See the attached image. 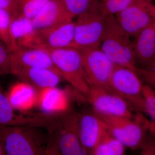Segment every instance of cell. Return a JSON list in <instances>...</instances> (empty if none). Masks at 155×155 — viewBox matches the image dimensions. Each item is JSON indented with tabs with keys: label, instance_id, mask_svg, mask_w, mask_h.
<instances>
[{
	"label": "cell",
	"instance_id": "4fadbf2b",
	"mask_svg": "<svg viewBox=\"0 0 155 155\" xmlns=\"http://www.w3.org/2000/svg\"><path fill=\"white\" fill-rule=\"evenodd\" d=\"M79 130L81 142L88 154L109 132L107 124L94 112L79 114Z\"/></svg>",
	"mask_w": 155,
	"mask_h": 155
},
{
	"label": "cell",
	"instance_id": "9c48e42d",
	"mask_svg": "<svg viewBox=\"0 0 155 155\" xmlns=\"http://www.w3.org/2000/svg\"><path fill=\"white\" fill-rule=\"evenodd\" d=\"M114 16L128 35L135 37L155 22V7L151 2L134 1Z\"/></svg>",
	"mask_w": 155,
	"mask_h": 155
},
{
	"label": "cell",
	"instance_id": "8fae6325",
	"mask_svg": "<svg viewBox=\"0 0 155 155\" xmlns=\"http://www.w3.org/2000/svg\"><path fill=\"white\" fill-rule=\"evenodd\" d=\"M75 28V22L72 20L48 28L36 29L33 47L45 49L71 47Z\"/></svg>",
	"mask_w": 155,
	"mask_h": 155
},
{
	"label": "cell",
	"instance_id": "3957f363",
	"mask_svg": "<svg viewBox=\"0 0 155 155\" xmlns=\"http://www.w3.org/2000/svg\"><path fill=\"white\" fill-rule=\"evenodd\" d=\"M100 48L114 64L137 74L139 68L136 67L132 41L114 15L106 16L105 29Z\"/></svg>",
	"mask_w": 155,
	"mask_h": 155
},
{
	"label": "cell",
	"instance_id": "484cf974",
	"mask_svg": "<svg viewBox=\"0 0 155 155\" xmlns=\"http://www.w3.org/2000/svg\"><path fill=\"white\" fill-rule=\"evenodd\" d=\"M134 0H101L100 7L106 16L115 15L130 5Z\"/></svg>",
	"mask_w": 155,
	"mask_h": 155
},
{
	"label": "cell",
	"instance_id": "7a4b0ae2",
	"mask_svg": "<svg viewBox=\"0 0 155 155\" xmlns=\"http://www.w3.org/2000/svg\"><path fill=\"white\" fill-rule=\"evenodd\" d=\"M41 128L30 126H0V136L7 155H45L48 135Z\"/></svg>",
	"mask_w": 155,
	"mask_h": 155
},
{
	"label": "cell",
	"instance_id": "44dd1931",
	"mask_svg": "<svg viewBox=\"0 0 155 155\" xmlns=\"http://www.w3.org/2000/svg\"><path fill=\"white\" fill-rule=\"evenodd\" d=\"M125 146L109 131L90 153L94 155H123Z\"/></svg>",
	"mask_w": 155,
	"mask_h": 155
},
{
	"label": "cell",
	"instance_id": "ba28073f",
	"mask_svg": "<svg viewBox=\"0 0 155 155\" xmlns=\"http://www.w3.org/2000/svg\"><path fill=\"white\" fill-rule=\"evenodd\" d=\"M79 50L81 54L84 77L89 86L110 89L109 82L116 64L105 54L100 48Z\"/></svg>",
	"mask_w": 155,
	"mask_h": 155
},
{
	"label": "cell",
	"instance_id": "d6986e66",
	"mask_svg": "<svg viewBox=\"0 0 155 155\" xmlns=\"http://www.w3.org/2000/svg\"><path fill=\"white\" fill-rule=\"evenodd\" d=\"M6 95L15 110L26 112L36 106L38 92L28 84L22 81L15 84Z\"/></svg>",
	"mask_w": 155,
	"mask_h": 155
},
{
	"label": "cell",
	"instance_id": "83f0119b",
	"mask_svg": "<svg viewBox=\"0 0 155 155\" xmlns=\"http://www.w3.org/2000/svg\"><path fill=\"white\" fill-rule=\"evenodd\" d=\"M0 8L7 11L11 17L20 14L17 0H0Z\"/></svg>",
	"mask_w": 155,
	"mask_h": 155
},
{
	"label": "cell",
	"instance_id": "9a60e30c",
	"mask_svg": "<svg viewBox=\"0 0 155 155\" xmlns=\"http://www.w3.org/2000/svg\"><path fill=\"white\" fill-rule=\"evenodd\" d=\"M11 74L20 81L29 84L38 92L57 87L65 80L58 72L46 68H20L12 71Z\"/></svg>",
	"mask_w": 155,
	"mask_h": 155
},
{
	"label": "cell",
	"instance_id": "7c38bea8",
	"mask_svg": "<svg viewBox=\"0 0 155 155\" xmlns=\"http://www.w3.org/2000/svg\"><path fill=\"white\" fill-rule=\"evenodd\" d=\"M25 68H46L61 75L47 50L42 48L19 47L11 52V73L15 69Z\"/></svg>",
	"mask_w": 155,
	"mask_h": 155
},
{
	"label": "cell",
	"instance_id": "f546056e",
	"mask_svg": "<svg viewBox=\"0 0 155 155\" xmlns=\"http://www.w3.org/2000/svg\"><path fill=\"white\" fill-rule=\"evenodd\" d=\"M135 1H147V2H152L153 0H134Z\"/></svg>",
	"mask_w": 155,
	"mask_h": 155
},
{
	"label": "cell",
	"instance_id": "ac0fdd59",
	"mask_svg": "<svg viewBox=\"0 0 155 155\" xmlns=\"http://www.w3.org/2000/svg\"><path fill=\"white\" fill-rule=\"evenodd\" d=\"M60 0H49L32 19L35 29L48 28L72 21Z\"/></svg>",
	"mask_w": 155,
	"mask_h": 155
},
{
	"label": "cell",
	"instance_id": "6da1fadb",
	"mask_svg": "<svg viewBox=\"0 0 155 155\" xmlns=\"http://www.w3.org/2000/svg\"><path fill=\"white\" fill-rule=\"evenodd\" d=\"M79 114L70 109L55 115L46 127L48 142L45 155L88 154L81 142Z\"/></svg>",
	"mask_w": 155,
	"mask_h": 155
},
{
	"label": "cell",
	"instance_id": "277c9868",
	"mask_svg": "<svg viewBox=\"0 0 155 155\" xmlns=\"http://www.w3.org/2000/svg\"><path fill=\"white\" fill-rule=\"evenodd\" d=\"M106 16L97 0L90 8L77 17L74 41L71 48L81 50L101 47L106 26Z\"/></svg>",
	"mask_w": 155,
	"mask_h": 155
},
{
	"label": "cell",
	"instance_id": "5b68a950",
	"mask_svg": "<svg viewBox=\"0 0 155 155\" xmlns=\"http://www.w3.org/2000/svg\"><path fill=\"white\" fill-rule=\"evenodd\" d=\"M46 50L64 80L87 97L90 87L84 77L80 50L71 47Z\"/></svg>",
	"mask_w": 155,
	"mask_h": 155
},
{
	"label": "cell",
	"instance_id": "52a82bcc",
	"mask_svg": "<svg viewBox=\"0 0 155 155\" xmlns=\"http://www.w3.org/2000/svg\"><path fill=\"white\" fill-rule=\"evenodd\" d=\"M97 115L107 124L111 134L125 147L130 148H136L140 145L145 129L148 127L150 128V123L147 122L140 115L135 117L134 119H133L134 117Z\"/></svg>",
	"mask_w": 155,
	"mask_h": 155
},
{
	"label": "cell",
	"instance_id": "2e32d148",
	"mask_svg": "<svg viewBox=\"0 0 155 155\" xmlns=\"http://www.w3.org/2000/svg\"><path fill=\"white\" fill-rule=\"evenodd\" d=\"M132 45L136 63L144 69H155V22L135 36Z\"/></svg>",
	"mask_w": 155,
	"mask_h": 155
},
{
	"label": "cell",
	"instance_id": "8992f818",
	"mask_svg": "<svg viewBox=\"0 0 155 155\" xmlns=\"http://www.w3.org/2000/svg\"><path fill=\"white\" fill-rule=\"evenodd\" d=\"M143 86L135 72L116 64L109 82V88L124 99L132 107L145 112L144 100L142 93Z\"/></svg>",
	"mask_w": 155,
	"mask_h": 155
},
{
	"label": "cell",
	"instance_id": "e0dca14e",
	"mask_svg": "<svg viewBox=\"0 0 155 155\" xmlns=\"http://www.w3.org/2000/svg\"><path fill=\"white\" fill-rule=\"evenodd\" d=\"M11 106L0 82V126H30L41 127L44 124L43 116L40 113L17 115Z\"/></svg>",
	"mask_w": 155,
	"mask_h": 155
},
{
	"label": "cell",
	"instance_id": "30bf717a",
	"mask_svg": "<svg viewBox=\"0 0 155 155\" xmlns=\"http://www.w3.org/2000/svg\"><path fill=\"white\" fill-rule=\"evenodd\" d=\"M89 87L87 98L96 114L104 116L134 117L132 107L121 97L108 89L93 86Z\"/></svg>",
	"mask_w": 155,
	"mask_h": 155
},
{
	"label": "cell",
	"instance_id": "ffe728a7",
	"mask_svg": "<svg viewBox=\"0 0 155 155\" xmlns=\"http://www.w3.org/2000/svg\"><path fill=\"white\" fill-rule=\"evenodd\" d=\"M35 30L32 19L21 14L11 17L10 34L17 48L32 47Z\"/></svg>",
	"mask_w": 155,
	"mask_h": 155
},
{
	"label": "cell",
	"instance_id": "5bb4252c",
	"mask_svg": "<svg viewBox=\"0 0 155 155\" xmlns=\"http://www.w3.org/2000/svg\"><path fill=\"white\" fill-rule=\"evenodd\" d=\"M72 90L61 89L57 87L45 89L38 92L36 106L41 113L54 115L62 114L71 109Z\"/></svg>",
	"mask_w": 155,
	"mask_h": 155
},
{
	"label": "cell",
	"instance_id": "d4e9b609",
	"mask_svg": "<svg viewBox=\"0 0 155 155\" xmlns=\"http://www.w3.org/2000/svg\"><path fill=\"white\" fill-rule=\"evenodd\" d=\"M49 0H17L20 14L32 19Z\"/></svg>",
	"mask_w": 155,
	"mask_h": 155
},
{
	"label": "cell",
	"instance_id": "f1b7e54d",
	"mask_svg": "<svg viewBox=\"0 0 155 155\" xmlns=\"http://www.w3.org/2000/svg\"><path fill=\"white\" fill-rule=\"evenodd\" d=\"M5 149V145L2 137L0 136V155H6Z\"/></svg>",
	"mask_w": 155,
	"mask_h": 155
},
{
	"label": "cell",
	"instance_id": "7402d4cb",
	"mask_svg": "<svg viewBox=\"0 0 155 155\" xmlns=\"http://www.w3.org/2000/svg\"><path fill=\"white\" fill-rule=\"evenodd\" d=\"M11 17L7 11L0 8V39L8 47L11 52L17 49L11 38L10 31Z\"/></svg>",
	"mask_w": 155,
	"mask_h": 155
},
{
	"label": "cell",
	"instance_id": "cb8c5ba5",
	"mask_svg": "<svg viewBox=\"0 0 155 155\" xmlns=\"http://www.w3.org/2000/svg\"><path fill=\"white\" fill-rule=\"evenodd\" d=\"M143 97L144 100L145 112L148 115L151 120L150 129L154 130L155 122V93L154 91L149 85H143Z\"/></svg>",
	"mask_w": 155,
	"mask_h": 155
},
{
	"label": "cell",
	"instance_id": "603a6c76",
	"mask_svg": "<svg viewBox=\"0 0 155 155\" xmlns=\"http://www.w3.org/2000/svg\"><path fill=\"white\" fill-rule=\"evenodd\" d=\"M97 0H60L67 13L72 19L83 14Z\"/></svg>",
	"mask_w": 155,
	"mask_h": 155
},
{
	"label": "cell",
	"instance_id": "4316f807",
	"mask_svg": "<svg viewBox=\"0 0 155 155\" xmlns=\"http://www.w3.org/2000/svg\"><path fill=\"white\" fill-rule=\"evenodd\" d=\"M11 51L0 39V76L11 74Z\"/></svg>",
	"mask_w": 155,
	"mask_h": 155
}]
</instances>
